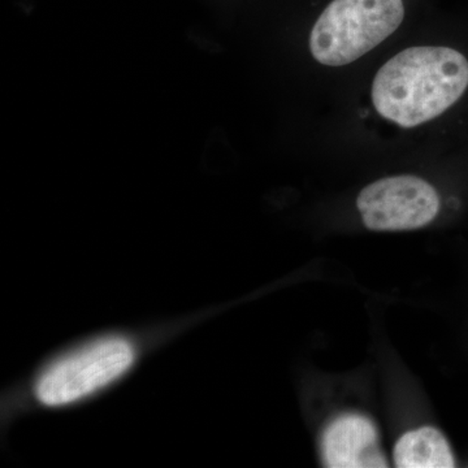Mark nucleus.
I'll return each instance as SVG.
<instances>
[{"label":"nucleus","mask_w":468,"mask_h":468,"mask_svg":"<svg viewBox=\"0 0 468 468\" xmlns=\"http://www.w3.org/2000/svg\"><path fill=\"white\" fill-rule=\"evenodd\" d=\"M468 86V60L441 46L406 48L378 69L372 101L402 128L431 122L460 101Z\"/></svg>","instance_id":"nucleus-1"},{"label":"nucleus","mask_w":468,"mask_h":468,"mask_svg":"<svg viewBox=\"0 0 468 468\" xmlns=\"http://www.w3.org/2000/svg\"><path fill=\"white\" fill-rule=\"evenodd\" d=\"M403 17L402 0H332L311 30V54L323 66L354 63L392 36Z\"/></svg>","instance_id":"nucleus-2"},{"label":"nucleus","mask_w":468,"mask_h":468,"mask_svg":"<svg viewBox=\"0 0 468 468\" xmlns=\"http://www.w3.org/2000/svg\"><path fill=\"white\" fill-rule=\"evenodd\" d=\"M133 360V346L122 338L95 341L46 369L36 385L37 399L51 408L81 401L122 377Z\"/></svg>","instance_id":"nucleus-3"},{"label":"nucleus","mask_w":468,"mask_h":468,"mask_svg":"<svg viewBox=\"0 0 468 468\" xmlns=\"http://www.w3.org/2000/svg\"><path fill=\"white\" fill-rule=\"evenodd\" d=\"M356 206L369 230L399 232L432 223L440 211V198L423 178L403 175L369 184L360 192Z\"/></svg>","instance_id":"nucleus-4"},{"label":"nucleus","mask_w":468,"mask_h":468,"mask_svg":"<svg viewBox=\"0 0 468 468\" xmlns=\"http://www.w3.org/2000/svg\"><path fill=\"white\" fill-rule=\"evenodd\" d=\"M322 455L324 466L331 468L389 466L378 446L377 427L359 414L341 415L326 427Z\"/></svg>","instance_id":"nucleus-5"},{"label":"nucleus","mask_w":468,"mask_h":468,"mask_svg":"<svg viewBox=\"0 0 468 468\" xmlns=\"http://www.w3.org/2000/svg\"><path fill=\"white\" fill-rule=\"evenodd\" d=\"M394 464L399 468H452L457 466L446 437L426 426L410 431L394 446Z\"/></svg>","instance_id":"nucleus-6"}]
</instances>
